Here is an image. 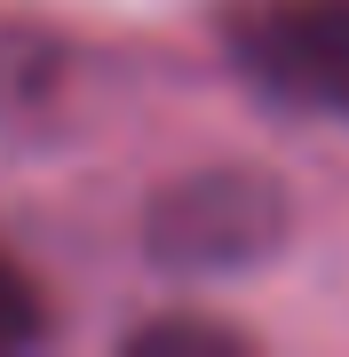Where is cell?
Listing matches in <instances>:
<instances>
[{"instance_id":"7a4b0ae2","label":"cell","mask_w":349,"mask_h":357,"mask_svg":"<svg viewBox=\"0 0 349 357\" xmlns=\"http://www.w3.org/2000/svg\"><path fill=\"white\" fill-rule=\"evenodd\" d=\"M222 64L270 112L349 119V0H231Z\"/></svg>"},{"instance_id":"5b68a950","label":"cell","mask_w":349,"mask_h":357,"mask_svg":"<svg viewBox=\"0 0 349 357\" xmlns=\"http://www.w3.org/2000/svg\"><path fill=\"white\" fill-rule=\"evenodd\" d=\"M48 294H40V278L24 262L0 246V357H16V349H40L48 342Z\"/></svg>"},{"instance_id":"277c9868","label":"cell","mask_w":349,"mask_h":357,"mask_svg":"<svg viewBox=\"0 0 349 357\" xmlns=\"http://www.w3.org/2000/svg\"><path fill=\"white\" fill-rule=\"evenodd\" d=\"M254 342H246L238 326L222 318H191V310H175V318H151L127 333V357H246Z\"/></svg>"},{"instance_id":"6da1fadb","label":"cell","mask_w":349,"mask_h":357,"mask_svg":"<svg viewBox=\"0 0 349 357\" xmlns=\"http://www.w3.org/2000/svg\"><path fill=\"white\" fill-rule=\"evenodd\" d=\"M294 238V199L270 167H191L143 206V255L167 278H238Z\"/></svg>"},{"instance_id":"3957f363","label":"cell","mask_w":349,"mask_h":357,"mask_svg":"<svg viewBox=\"0 0 349 357\" xmlns=\"http://www.w3.org/2000/svg\"><path fill=\"white\" fill-rule=\"evenodd\" d=\"M56 88H64V48L48 32L0 24V119H24L40 103H56Z\"/></svg>"}]
</instances>
